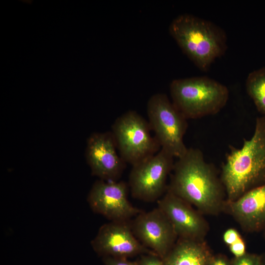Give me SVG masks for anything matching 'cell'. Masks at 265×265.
<instances>
[{"mask_svg":"<svg viewBox=\"0 0 265 265\" xmlns=\"http://www.w3.org/2000/svg\"><path fill=\"white\" fill-rule=\"evenodd\" d=\"M177 159L167 189L201 213L217 215L223 212L226 200L224 186L215 168L206 161L202 152L189 148Z\"/></svg>","mask_w":265,"mask_h":265,"instance_id":"cell-1","label":"cell"},{"mask_svg":"<svg viewBox=\"0 0 265 265\" xmlns=\"http://www.w3.org/2000/svg\"><path fill=\"white\" fill-rule=\"evenodd\" d=\"M220 179L226 200L238 199L249 190L265 184V116L257 118L255 130L242 146L231 147L221 168Z\"/></svg>","mask_w":265,"mask_h":265,"instance_id":"cell-2","label":"cell"},{"mask_svg":"<svg viewBox=\"0 0 265 265\" xmlns=\"http://www.w3.org/2000/svg\"><path fill=\"white\" fill-rule=\"evenodd\" d=\"M169 31L183 53L201 70L207 71L225 53L227 36L213 23L189 14L179 15Z\"/></svg>","mask_w":265,"mask_h":265,"instance_id":"cell-3","label":"cell"},{"mask_svg":"<svg viewBox=\"0 0 265 265\" xmlns=\"http://www.w3.org/2000/svg\"><path fill=\"white\" fill-rule=\"evenodd\" d=\"M170 92L172 102L187 119L217 113L229 96L225 85L206 76L174 80Z\"/></svg>","mask_w":265,"mask_h":265,"instance_id":"cell-4","label":"cell"},{"mask_svg":"<svg viewBox=\"0 0 265 265\" xmlns=\"http://www.w3.org/2000/svg\"><path fill=\"white\" fill-rule=\"evenodd\" d=\"M147 113L151 130L161 149L174 158L183 156L188 149L184 142L187 119L165 94L160 93L150 97Z\"/></svg>","mask_w":265,"mask_h":265,"instance_id":"cell-5","label":"cell"},{"mask_svg":"<svg viewBox=\"0 0 265 265\" xmlns=\"http://www.w3.org/2000/svg\"><path fill=\"white\" fill-rule=\"evenodd\" d=\"M111 130L120 156L132 166L161 149L155 136L151 134L148 122L134 110H128L119 116Z\"/></svg>","mask_w":265,"mask_h":265,"instance_id":"cell-6","label":"cell"},{"mask_svg":"<svg viewBox=\"0 0 265 265\" xmlns=\"http://www.w3.org/2000/svg\"><path fill=\"white\" fill-rule=\"evenodd\" d=\"M174 157L160 149L156 154L132 166L129 187L135 198L153 202L166 191L167 176L172 172Z\"/></svg>","mask_w":265,"mask_h":265,"instance_id":"cell-7","label":"cell"},{"mask_svg":"<svg viewBox=\"0 0 265 265\" xmlns=\"http://www.w3.org/2000/svg\"><path fill=\"white\" fill-rule=\"evenodd\" d=\"M129 187L123 181L100 180L93 185L87 201L94 212L111 221H128L142 212L129 201Z\"/></svg>","mask_w":265,"mask_h":265,"instance_id":"cell-8","label":"cell"},{"mask_svg":"<svg viewBox=\"0 0 265 265\" xmlns=\"http://www.w3.org/2000/svg\"><path fill=\"white\" fill-rule=\"evenodd\" d=\"M91 244L102 258L128 259L144 254H156L135 237L129 221H110L103 224Z\"/></svg>","mask_w":265,"mask_h":265,"instance_id":"cell-9","label":"cell"},{"mask_svg":"<svg viewBox=\"0 0 265 265\" xmlns=\"http://www.w3.org/2000/svg\"><path fill=\"white\" fill-rule=\"evenodd\" d=\"M131 224L137 239L162 259L177 241L178 236L171 223L159 207L141 212Z\"/></svg>","mask_w":265,"mask_h":265,"instance_id":"cell-10","label":"cell"},{"mask_svg":"<svg viewBox=\"0 0 265 265\" xmlns=\"http://www.w3.org/2000/svg\"><path fill=\"white\" fill-rule=\"evenodd\" d=\"M117 151L111 132L92 133L87 140L85 154L92 175L100 180L117 181L126 166Z\"/></svg>","mask_w":265,"mask_h":265,"instance_id":"cell-11","label":"cell"},{"mask_svg":"<svg viewBox=\"0 0 265 265\" xmlns=\"http://www.w3.org/2000/svg\"><path fill=\"white\" fill-rule=\"evenodd\" d=\"M158 205L170 220L179 238L204 240L209 231L208 223L192 205L168 189L158 200Z\"/></svg>","mask_w":265,"mask_h":265,"instance_id":"cell-12","label":"cell"},{"mask_svg":"<svg viewBox=\"0 0 265 265\" xmlns=\"http://www.w3.org/2000/svg\"><path fill=\"white\" fill-rule=\"evenodd\" d=\"M230 214L247 232L265 228V184L246 192L234 201L226 200L223 211Z\"/></svg>","mask_w":265,"mask_h":265,"instance_id":"cell-13","label":"cell"},{"mask_svg":"<svg viewBox=\"0 0 265 265\" xmlns=\"http://www.w3.org/2000/svg\"><path fill=\"white\" fill-rule=\"evenodd\" d=\"M212 255L205 240L179 238L162 260L164 265H208Z\"/></svg>","mask_w":265,"mask_h":265,"instance_id":"cell-14","label":"cell"},{"mask_svg":"<svg viewBox=\"0 0 265 265\" xmlns=\"http://www.w3.org/2000/svg\"><path fill=\"white\" fill-rule=\"evenodd\" d=\"M245 87L258 110L265 116V67L254 70L248 74Z\"/></svg>","mask_w":265,"mask_h":265,"instance_id":"cell-15","label":"cell"},{"mask_svg":"<svg viewBox=\"0 0 265 265\" xmlns=\"http://www.w3.org/2000/svg\"><path fill=\"white\" fill-rule=\"evenodd\" d=\"M232 265H262L261 256L255 253H246L243 256L234 257Z\"/></svg>","mask_w":265,"mask_h":265,"instance_id":"cell-16","label":"cell"},{"mask_svg":"<svg viewBox=\"0 0 265 265\" xmlns=\"http://www.w3.org/2000/svg\"><path fill=\"white\" fill-rule=\"evenodd\" d=\"M134 262L135 265H164L163 260L154 254L140 255Z\"/></svg>","mask_w":265,"mask_h":265,"instance_id":"cell-17","label":"cell"},{"mask_svg":"<svg viewBox=\"0 0 265 265\" xmlns=\"http://www.w3.org/2000/svg\"><path fill=\"white\" fill-rule=\"evenodd\" d=\"M231 252L234 257L238 258L243 256L246 252V245L242 238L229 246Z\"/></svg>","mask_w":265,"mask_h":265,"instance_id":"cell-18","label":"cell"},{"mask_svg":"<svg viewBox=\"0 0 265 265\" xmlns=\"http://www.w3.org/2000/svg\"><path fill=\"white\" fill-rule=\"evenodd\" d=\"M241 238L240 234L235 229L229 228L226 230L223 235L224 242L229 246L235 243Z\"/></svg>","mask_w":265,"mask_h":265,"instance_id":"cell-19","label":"cell"},{"mask_svg":"<svg viewBox=\"0 0 265 265\" xmlns=\"http://www.w3.org/2000/svg\"><path fill=\"white\" fill-rule=\"evenodd\" d=\"M105 265H135L134 262L128 260V259L105 257L102 258Z\"/></svg>","mask_w":265,"mask_h":265,"instance_id":"cell-20","label":"cell"},{"mask_svg":"<svg viewBox=\"0 0 265 265\" xmlns=\"http://www.w3.org/2000/svg\"><path fill=\"white\" fill-rule=\"evenodd\" d=\"M208 265H232V261L223 254L213 255Z\"/></svg>","mask_w":265,"mask_h":265,"instance_id":"cell-21","label":"cell"},{"mask_svg":"<svg viewBox=\"0 0 265 265\" xmlns=\"http://www.w3.org/2000/svg\"><path fill=\"white\" fill-rule=\"evenodd\" d=\"M262 265H265V253L261 255Z\"/></svg>","mask_w":265,"mask_h":265,"instance_id":"cell-22","label":"cell"},{"mask_svg":"<svg viewBox=\"0 0 265 265\" xmlns=\"http://www.w3.org/2000/svg\"><path fill=\"white\" fill-rule=\"evenodd\" d=\"M263 231H264V238L265 239V229L263 230Z\"/></svg>","mask_w":265,"mask_h":265,"instance_id":"cell-23","label":"cell"}]
</instances>
